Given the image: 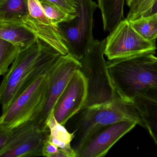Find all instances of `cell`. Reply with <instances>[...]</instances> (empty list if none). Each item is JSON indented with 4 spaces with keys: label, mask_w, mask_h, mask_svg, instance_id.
I'll list each match as a JSON object with an SVG mask.
<instances>
[{
    "label": "cell",
    "mask_w": 157,
    "mask_h": 157,
    "mask_svg": "<svg viewBox=\"0 0 157 157\" xmlns=\"http://www.w3.org/2000/svg\"><path fill=\"white\" fill-rule=\"evenodd\" d=\"M61 55L38 38L28 48L20 51L4 74L1 85L2 112L38 78L50 72Z\"/></svg>",
    "instance_id": "obj_1"
},
{
    "label": "cell",
    "mask_w": 157,
    "mask_h": 157,
    "mask_svg": "<svg viewBox=\"0 0 157 157\" xmlns=\"http://www.w3.org/2000/svg\"><path fill=\"white\" fill-rule=\"evenodd\" d=\"M151 53L109 60L108 71L117 95L131 103L147 89L157 87V57Z\"/></svg>",
    "instance_id": "obj_2"
},
{
    "label": "cell",
    "mask_w": 157,
    "mask_h": 157,
    "mask_svg": "<svg viewBox=\"0 0 157 157\" xmlns=\"http://www.w3.org/2000/svg\"><path fill=\"white\" fill-rule=\"evenodd\" d=\"M72 147L77 151L96 131L122 121H132L144 128V123L132 104L119 97L100 104L87 106L78 113Z\"/></svg>",
    "instance_id": "obj_3"
},
{
    "label": "cell",
    "mask_w": 157,
    "mask_h": 157,
    "mask_svg": "<svg viewBox=\"0 0 157 157\" xmlns=\"http://www.w3.org/2000/svg\"><path fill=\"white\" fill-rule=\"evenodd\" d=\"M105 44L106 38L102 40L94 39L79 60L80 70L88 83L86 107L103 103L118 97L112 84L107 62L104 56Z\"/></svg>",
    "instance_id": "obj_4"
},
{
    "label": "cell",
    "mask_w": 157,
    "mask_h": 157,
    "mask_svg": "<svg viewBox=\"0 0 157 157\" xmlns=\"http://www.w3.org/2000/svg\"><path fill=\"white\" fill-rule=\"evenodd\" d=\"M49 73L40 76L2 112L0 128L11 130L34 120L42 113L47 97Z\"/></svg>",
    "instance_id": "obj_5"
},
{
    "label": "cell",
    "mask_w": 157,
    "mask_h": 157,
    "mask_svg": "<svg viewBox=\"0 0 157 157\" xmlns=\"http://www.w3.org/2000/svg\"><path fill=\"white\" fill-rule=\"evenodd\" d=\"M98 4L92 0H77L76 15L56 25L71 55L79 60L94 39V14Z\"/></svg>",
    "instance_id": "obj_6"
},
{
    "label": "cell",
    "mask_w": 157,
    "mask_h": 157,
    "mask_svg": "<svg viewBox=\"0 0 157 157\" xmlns=\"http://www.w3.org/2000/svg\"><path fill=\"white\" fill-rule=\"evenodd\" d=\"M157 48L156 41L144 39L126 18L107 36L105 55L112 60L147 53L155 54Z\"/></svg>",
    "instance_id": "obj_7"
},
{
    "label": "cell",
    "mask_w": 157,
    "mask_h": 157,
    "mask_svg": "<svg viewBox=\"0 0 157 157\" xmlns=\"http://www.w3.org/2000/svg\"><path fill=\"white\" fill-rule=\"evenodd\" d=\"M10 138L0 148L1 157H31L43 156V147L49 130L41 128L34 120L11 129Z\"/></svg>",
    "instance_id": "obj_8"
},
{
    "label": "cell",
    "mask_w": 157,
    "mask_h": 157,
    "mask_svg": "<svg viewBox=\"0 0 157 157\" xmlns=\"http://www.w3.org/2000/svg\"><path fill=\"white\" fill-rule=\"evenodd\" d=\"M81 67L80 61L70 53L61 55L49 73L47 97L42 113L34 120L39 126L48 130L46 122L54 110L60 95L66 89L76 71Z\"/></svg>",
    "instance_id": "obj_9"
},
{
    "label": "cell",
    "mask_w": 157,
    "mask_h": 157,
    "mask_svg": "<svg viewBox=\"0 0 157 157\" xmlns=\"http://www.w3.org/2000/svg\"><path fill=\"white\" fill-rule=\"evenodd\" d=\"M88 83L79 70L76 71L58 100L54 110L57 121L63 125L86 107Z\"/></svg>",
    "instance_id": "obj_10"
},
{
    "label": "cell",
    "mask_w": 157,
    "mask_h": 157,
    "mask_svg": "<svg viewBox=\"0 0 157 157\" xmlns=\"http://www.w3.org/2000/svg\"><path fill=\"white\" fill-rule=\"evenodd\" d=\"M136 125L134 121H122L101 128L76 151L77 157H104L119 140Z\"/></svg>",
    "instance_id": "obj_11"
},
{
    "label": "cell",
    "mask_w": 157,
    "mask_h": 157,
    "mask_svg": "<svg viewBox=\"0 0 157 157\" xmlns=\"http://www.w3.org/2000/svg\"><path fill=\"white\" fill-rule=\"evenodd\" d=\"M30 15L24 24L39 40L48 44L62 55L69 53L68 48L56 26L46 17L38 0H28Z\"/></svg>",
    "instance_id": "obj_12"
},
{
    "label": "cell",
    "mask_w": 157,
    "mask_h": 157,
    "mask_svg": "<svg viewBox=\"0 0 157 157\" xmlns=\"http://www.w3.org/2000/svg\"><path fill=\"white\" fill-rule=\"evenodd\" d=\"M131 103L142 119L144 128L157 145V87L140 93Z\"/></svg>",
    "instance_id": "obj_13"
},
{
    "label": "cell",
    "mask_w": 157,
    "mask_h": 157,
    "mask_svg": "<svg viewBox=\"0 0 157 157\" xmlns=\"http://www.w3.org/2000/svg\"><path fill=\"white\" fill-rule=\"evenodd\" d=\"M49 132L47 139L56 146L59 150L57 157H77L72 147L74 132H70L63 125L59 123L52 111L46 122Z\"/></svg>",
    "instance_id": "obj_14"
},
{
    "label": "cell",
    "mask_w": 157,
    "mask_h": 157,
    "mask_svg": "<svg viewBox=\"0 0 157 157\" xmlns=\"http://www.w3.org/2000/svg\"><path fill=\"white\" fill-rule=\"evenodd\" d=\"M0 38L17 47L20 51L33 44L37 39L36 35L21 23H0Z\"/></svg>",
    "instance_id": "obj_15"
},
{
    "label": "cell",
    "mask_w": 157,
    "mask_h": 157,
    "mask_svg": "<svg viewBox=\"0 0 157 157\" xmlns=\"http://www.w3.org/2000/svg\"><path fill=\"white\" fill-rule=\"evenodd\" d=\"M125 0H98L105 32H113L124 18Z\"/></svg>",
    "instance_id": "obj_16"
},
{
    "label": "cell",
    "mask_w": 157,
    "mask_h": 157,
    "mask_svg": "<svg viewBox=\"0 0 157 157\" xmlns=\"http://www.w3.org/2000/svg\"><path fill=\"white\" fill-rule=\"evenodd\" d=\"M29 15L28 0H0V23H23Z\"/></svg>",
    "instance_id": "obj_17"
},
{
    "label": "cell",
    "mask_w": 157,
    "mask_h": 157,
    "mask_svg": "<svg viewBox=\"0 0 157 157\" xmlns=\"http://www.w3.org/2000/svg\"><path fill=\"white\" fill-rule=\"evenodd\" d=\"M130 22L133 28L144 39L156 41L157 39V13L141 16Z\"/></svg>",
    "instance_id": "obj_18"
},
{
    "label": "cell",
    "mask_w": 157,
    "mask_h": 157,
    "mask_svg": "<svg viewBox=\"0 0 157 157\" xmlns=\"http://www.w3.org/2000/svg\"><path fill=\"white\" fill-rule=\"evenodd\" d=\"M19 49L14 45L0 38V74L4 75L18 56Z\"/></svg>",
    "instance_id": "obj_19"
},
{
    "label": "cell",
    "mask_w": 157,
    "mask_h": 157,
    "mask_svg": "<svg viewBox=\"0 0 157 157\" xmlns=\"http://www.w3.org/2000/svg\"><path fill=\"white\" fill-rule=\"evenodd\" d=\"M40 2L44 13L55 26L62 22L71 20L76 16L68 14L54 5L45 2Z\"/></svg>",
    "instance_id": "obj_20"
},
{
    "label": "cell",
    "mask_w": 157,
    "mask_h": 157,
    "mask_svg": "<svg viewBox=\"0 0 157 157\" xmlns=\"http://www.w3.org/2000/svg\"><path fill=\"white\" fill-rule=\"evenodd\" d=\"M39 2H44L57 7L60 10L71 15H76V4L69 0H38Z\"/></svg>",
    "instance_id": "obj_21"
},
{
    "label": "cell",
    "mask_w": 157,
    "mask_h": 157,
    "mask_svg": "<svg viewBox=\"0 0 157 157\" xmlns=\"http://www.w3.org/2000/svg\"><path fill=\"white\" fill-rule=\"evenodd\" d=\"M126 4L129 8L126 19L129 21H133L139 9L145 0H125Z\"/></svg>",
    "instance_id": "obj_22"
},
{
    "label": "cell",
    "mask_w": 157,
    "mask_h": 157,
    "mask_svg": "<svg viewBox=\"0 0 157 157\" xmlns=\"http://www.w3.org/2000/svg\"><path fill=\"white\" fill-rule=\"evenodd\" d=\"M154 1H155V0H145L143 4L141 5L140 9H139L138 11L136 14V16L134 17L133 20H136V19L143 16V15L150 9Z\"/></svg>",
    "instance_id": "obj_23"
},
{
    "label": "cell",
    "mask_w": 157,
    "mask_h": 157,
    "mask_svg": "<svg viewBox=\"0 0 157 157\" xmlns=\"http://www.w3.org/2000/svg\"><path fill=\"white\" fill-rule=\"evenodd\" d=\"M12 130L0 128V148L4 147L11 136Z\"/></svg>",
    "instance_id": "obj_24"
},
{
    "label": "cell",
    "mask_w": 157,
    "mask_h": 157,
    "mask_svg": "<svg viewBox=\"0 0 157 157\" xmlns=\"http://www.w3.org/2000/svg\"><path fill=\"white\" fill-rule=\"evenodd\" d=\"M155 13H157V0H155L150 9L142 16H148Z\"/></svg>",
    "instance_id": "obj_25"
},
{
    "label": "cell",
    "mask_w": 157,
    "mask_h": 157,
    "mask_svg": "<svg viewBox=\"0 0 157 157\" xmlns=\"http://www.w3.org/2000/svg\"><path fill=\"white\" fill-rule=\"evenodd\" d=\"M71 2H73V3H75L76 4V2L77 0H69Z\"/></svg>",
    "instance_id": "obj_26"
}]
</instances>
